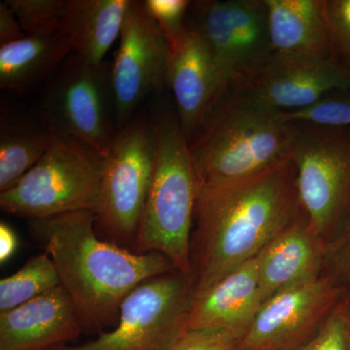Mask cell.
<instances>
[{"instance_id":"6da1fadb","label":"cell","mask_w":350,"mask_h":350,"mask_svg":"<svg viewBox=\"0 0 350 350\" xmlns=\"http://www.w3.org/2000/svg\"><path fill=\"white\" fill-rule=\"evenodd\" d=\"M304 214L291 158L246 180L198 188L192 236L195 295L254 259Z\"/></svg>"},{"instance_id":"7a4b0ae2","label":"cell","mask_w":350,"mask_h":350,"mask_svg":"<svg viewBox=\"0 0 350 350\" xmlns=\"http://www.w3.org/2000/svg\"><path fill=\"white\" fill-rule=\"evenodd\" d=\"M96 215L75 211L29 219V231L56 266L83 329L100 330L142 282L177 271L160 253H137L98 238Z\"/></svg>"},{"instance_id":"3957f363","label":"cell","mask_w":350,"mask_h":350,"mask_svg":"<svg viewBox=\"0 0 350 350\" xmlns=\"http://www.w3.org/2000/svg\"><path fill=\"white\" fill-rule=\"evenodd\" d=\"M189 144L198 188L230 185L291 158L293 125L241 90H226Z\"/></svg>"},{"instance_id":"277c9868","label":"cell","mask_w":350,"mask_h":350,"mask_svg":"<svg viewBox=\"0 0 350 350\" xmlns=\"http://www.w3.org/2000/svg\"><path fill=\"white\" fill-rule=\"evenodd\" d=\"M151 122L155 163L135 252L160 253L177 271L193 273L192 224L198 180L188 140L176 113L161 110Z\"/></svg>"},{"instance_id":"5b68a950","label":"cell","mask_w":350,"mask_h":350,"mask_svg":"<svg viewBox=\"0 0 350 350\" xmlns=\"http://www.w3.org/2000/svg\"><path fill=\"white\" fill-rule=\"evenodd\" d=\"M105 157L75 138L54 133L42 158L13 187L0 193V207L13 215L40 219L98 213Z\"/></svg>"},{"instance_id":"8992f818","label":"cell","mask_w":350,"mask_h":350,"mask_svg":"<svg viewBox=\"0 0 350 350\" xmlns=\"http://www.w3.org/2000/svg\"><path fill=\"white\" fill-rule=\"evenodd\" d=\"M39 119L105 157L118 131L112 63L91 64L71 53L47 80Z\"/></svg>"},{"instance_id":"52a82bcc","label":"cell","mask_w":350,"mask_h":350,"mask_svg":"<svg viewBox=\"0 0 350 350\" xmlns=\"http://www.w3.org/2000/svg\"><path fill=\"white\" fill-rule=\"evenodd\" d=\"M293 125L291 160L308 222L326 244L350 200V126Z\"/></svg>"},{"instance_id":"ba28073f","label":"cell","mask_w":350,"mask_h":350,"mask_svg":"<svg viewBox=\"0 0 350 350\" xmlns=\"http://www.w3.org/2000/svg\"><path fill=\"white\" fill-rule=\"evenodd\" d=\"M186 24L206 44L223 92L247 85L273 54L265 0L192 1Z\"/></svg>"},{"instance_id":"9c48e42d","label":"cell","mask_w":350,"mask_h":350,"mask_svg":"<svg viewBox=\"0 0 350 350\" xmlns=\"http://www.w3.org/2000/svg\"><path fill=\"white\" fill-rule=\"evenodd\" d=\"M195 286L194 273L149 278L122 303L113 330L85 344L50 350H167L187 331Z\"/></svg>"},{"instance_id":"30bf717a","label":"cell","mask_w":350,"mask_h":350,"mask_svg":"<svg viewBox=\"0 0 350 350\" xmlns=\"http://www.w3.org/2000/svg\"><path fill=\"white\" fill-rule=\"evenodd\" d=\"M155 163L152 122L133 116L113 139L103 165L96 227L120 246L135 239Z\"/></svg>"},{"instance_id":"8fae6325","label":"cell","mask_w":350,"mask_h":350,"mask_svg":"<svg viewBox=\"0 0 350 350\" xmlns=\"http://www.w3.org/2000/svg\"><path fill=\"white\" fill-rule=\"evenodd\" d=\"M169 56L167 38L144 1L131 0L112 63L118 130L135 116L145 98L161 91L167 83Z\"/></svg>"},{"instance_id":"7c38bea8","label":"cell","mask_w":350,"mask_h":350,"mask_svg":"<svg viewBox=\"0 0 350 350\" xmlns=\"http://www.w3.org/2000/svg\"><path fill=\"white\" fill-rule=\"evenodd\" d=\"M344 299L325 275L284 290L262 304L239 342V350L300 349Z\"/></svg>"},{"instance_id":"4fadbf2b","label":"cell","mask_w":350,"mask_h":350,"mask_svg":"<svg viewBox=\"0 0 350 350\" xmlns=\"http://www.w3.org/2000/svg\"><path fill=\"white\" fill-rule=\"evenodd\" d=\"M350 88V64L334 57H312L273 53L261 70L241 89L282 112L312 107L326 94Z\"/></svg>"},{"instance_id":"5bb4252c","label":"cell","mask_w":350,"mask_h":350,"mask_svg":"<svg viewBox=\"0 0 350 350\" xmlns=\"http://www.w3.org/2000/svg\"><path fill=\"white\" fill-rule=\"evenodd\" d=\"M169 47L167 84L174 94L182 131L190 142L223 88L206 44L190 25H185L180 38Z\"/></svg>"},{"instance_id":"9a60e30c","label":"cell","mask_w":350,"mask_h":350,"mask_svg":"<svg viewBox=\"0 0 350 350\" xmlns=\"http://www.w3.org/2000/svg\"><path fill=\"white\" fill-rule=\"evenodd\" d=\"M83 330L75 306L61 285L0 312V350H50L79 337Z\"/></svg>"},{"instance_id":"2e32d148","label":"cell","mask_w":350,"mask_h":350,"mask_svg":"<svg viewBox=\"0 0 350 350\" xmlns=\"http://www.w3.org/2000/svg\"><path fill=\"white\" fill-rule=\"evenodd\" d=\"M326 246L306 214L269 241L255 257L262 303L323 275Z\"/></svg>"},{"instance_id":"e0dca14e","label":"cell","mask_w":350,"mask_h":350,"mask_svg":"<svg viewBox=\"0 0 350 350\" xmlns=\"http://www.w3.org/2000/svg\"><path fill=\"white\" fill-rule=\"evenodd\" d=\"M262 304L254 258L194 295L187 330L216 329L243 338Z\"/></svg>"},{"instance_id":"ac0fdd59","label":"cell","mask_w":350,"mask_h":350,"mask_svg":"<svg viewBox=\"0 0 350 350\" xmlns=\"http://www.w3.org/2000/svg\"><path fill=\"white\" fill-rule=\"evenodd\" d=\"M273 53L332 57L323 0H265Z\"/></svg>"},{"instance_id":"d6986e66","label":"cell","mask_w":350,"mask_h":350,"mask_svg":"<svg viewBox=\"0 0 350 350\" xmlns=\"http://www.w3.org/2000/svg\"><path fill=\"white\" fill-rule=\"evenodd\" d=\"M131 0H68L62 32L71 52L91 64L105 56L121 34Z\"/></svg>"},{"instance_id":"ffe728a7","label":"cell","mask_w":350,"mask_h":350,"mask_svg":"<svg viewBox=\"0 0 350 350\" xmlns=\"http://www.w3.org/2000/svg\"><path fill=\"white\" fill-rule=\"evenodd\" d=\"M71 53L63 32L27 36L1 46L0 87L12 93H27L49 79Z\"/></svg>"},{"instance_id":"44dd1931","label":"cell","mask_w":350,"mask_h":350,"mask_svg":"<svg viewBox=\"0 0 350 350\" xmlns=\"http://www.w3.org/2000/svg\"><path fill=\"white\" fill-rule=\"evenodd\" d=\"M54 133L40 119L2 109L0 193L13 187L49 149Z\"/></svg>"},{"instance_id":"7402d4cb","label":"cell","mask_w":350,"mask_h":350,"mask_svg":"<svg viewBox=\"0 0 350 350\" xmlns=\"http://www.w3.org/2000/svg\"><path fill=\"white\" fill-rule=\"evenodd\" d=\"M61 285L56 266L47 253L31 258L17 273L0 280V312L12 310Z\"/></svg>"},{"instance_id":"603a6c76","label":"cell","mask_w":350,"mask_h":350,"mask_svg":"<svg viewBox=\"0 0 350 350\" xmlns=\"http://www.w3.org/2000/svg\"><path fill=\"white\" fill-rule=\"evenodd\" d=\"M68 0H6L27 36L59 33Z\"/></svg>"},{"instance_id":"cb8c5ba5","label":"cell","mask_w":350,"mask_h":350,"mask_svg":"<svg viewBox=\"0 0 350 350\" xmlns=\"http://www.w3.org/2000/svg\"><path fill=\"white\" fill-rule=\"evenodd\" d=\"M284 122H306L329 126H350V88L326 94L312 107L282 112Z\"/></svg>"},{"instance_id":"d4e9b609","label":"cell","mask_w":350,"mask_h":350,"mask_svg":"<svg viewBox=\"0 0 350 350\" xmlns=\"http://www.w3.org/2000/svg\"><path fill=\"white\" fill-rule=\"evenodd\" d=\"M323 275L330 278L350 301V200L337 229L327 243Z\"/></svg>"},{"instance_id":"484cf974","label":"cell","mask_w":350,"mask_h":350,"mask_svg":"<svg viewBox=\"0 0 350 350\" xmlns=\"http://www.w3.org/2000/svg\"><path fill=\"white\" fill-rule=\"evenodd\" d=\"M349 308L344 299L319 331L297 350H350Z\"/></svg>"},{"instance_id":"4316f807","label":"cell","mask_w":350,"mask_h":350,"mask_svg":"<svg viewBox=\"0 0 350 350\" xmlns=\"http://www.w3.org/2000/svg\"><path fill=\"white\" fill-rule=\"evenodd\" d=\"M332 57L350 64V0H323Z\"/></svg>"},{"instance_id":"83f0119b","label":"cell","mask_w":350,"mask_h":350,"mask_svg":"<svg viewBox=\"0 0 350 350\" xmlns=\"http://www.w3.org/2000/svg\"><path fill=\"white\" fill-rule=\"evenodd\" d=\"M192 1L189 0H145L144 7L162 29L169 46L174 45L185 29Z\"/></svg>"},{"instance_id":"f1b7e54d","label":"cell","mask_w":350,"mask_h":350,"mask_svg":"<svg viewBox=\"0 0 350 350\" xmlns=\"http://www.w3.org/2000/svg\"><path fill=\"white\" fill-rule=\"evenodd\" d=\"M241 338L216 329L187 330L167 350H239Z\"/></svg>"},{"instance_id":"f546056e","label":"cell","mask_w":350,"mask_h":350,"mask_svg":"<svg viewBox=\"0 0 350 350\" xmlns=\"http://www.w3.org/2000/svg\"><path fill=\"white\" fill-rule=\"evenodd\" d=\"M15 14L7 5L6 2L0 3V47L8 45L27 38Z\"/></svg>"},{"instance_id":"4dcf8cb0","label":"cell","mask_w":350,"mask_h":350,"mask_svg":"<svg viewBox=\"0 0 350 350\" xmlns=\"http://www.w3.org/2000/svg\"><path fill=\"white\" fill-rule=\"evenodd\" d=\"M18 247L15 232L5 222L0 224V262L4 264L13 256Z\"/></svg>"},{"instance_id":"1f68e13d","label":"cell","mask_w":350,"mask_h":350,"mask_svg":"<svg viewBox=\"0 0 350 350\" xmlns=\"http://www.w3.org/2000/svg\"><path fill=\"white\" fill-rule=\"evenodd\" d=\"M350 304V301H349ZM349 331H350V308H349Z\"/></svg>"}]
</instances>
